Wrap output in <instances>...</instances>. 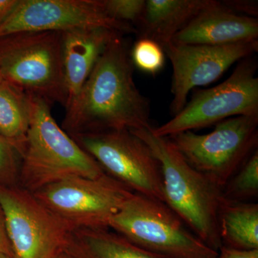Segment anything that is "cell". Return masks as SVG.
<instances>
[{"instance_id":"29","label":"cell","mask_w":258,"mask_h":258,"mask_svg":"<svg viewBox=\"0 0 258 258\" xmlns=\"http://www.w3.org/2000/svg\"><path fill=\"white\" fill-rule=\"evenodd\" d=\"M3 81V79H2L1 76H0V82H2Z\"/></svg>"},{"instance_id":"23","label":"cell","mask_w":258,"mask_h":258,"mask_svg":"<svg viewBox=\"0 0 258 258\" xmlns=\"http://www.w3.org/2000/svg\"><path fill=\"white\" fill-rule=\"evenodd\" d=\"M227 9L233 13L246 16L257 18L258 7L257 1H246V0H231V1H222Z\"/></svg>"},{"instance_id":"22","label":"cell","mask_w":258,"mask_h":258,"mask_svg":"<svg viewBox=\"0 0 258 258\" xmlns=\"http://www.w3.org/2000/svg\"><path fill=\"white\" fill-rule=\"evenodd\" d=\"M21 156L0 136V186L19 185Z\"/></svg>"},{"instance_id":"27","label":"cell","mask_w":258,"mask_h":258,"mask_svg":"<svg viewBox=\"0 0 258 258\" xmlns=\"http://www.w3.org/2000/svg\"><path fill=\"white\" fill-rule=\"evenodd\" d=\"M54 258H74L73 256H71V254L68 253V252H64V251H62L60 253L56 255Z\"/></svg>"},{"instance_id":"3","label":"cell","mask_w":258,"mask_h":258,"mask_svg":"<svg viewBox=\"0 0 258 258\" xmlns=\"http://www.w3.org/2000/svg\"><path fill=\"white\" fill-rule=\"evenodd\" d=\"M30 97V126L21 158L19 185L34 193L71 178L95 179L106 174L59 126L51 113L52 105L39 97Z\"/></svg>"},{"instance_id":"2","label":"cell","mask_w":258,"mask_h":258,"mask_svg":"<svg viewBox=\"0 0 258 258\" xmlns=\"http://www.w3.org/2000/svg\"><path fill=\"white\" fill-rule=\"evenodd\" d=\"M152 128L131 132L150 148L160 164L164 205L218 252L222 246L218 225L222 190L190 165L169 138L155 135Z\"/></svg>"},{"instance_id":"5","label":"cell","mask_w":258,"mask_h":258,"mask_svg":"<svg viewBox=\"0 0 258 258\" xmlns=\"http://www.w3.org/2000/svg\"><path fill=\"white\" fill-rule=\"evenodd\" d=\"M109 228L141 248L165 258H216L164 203L133 193L112 217Z\"/></svg>"},{"instance_id":"4","label":"cell","mask_w":258,"mask_h":258,"mask_svg":"<svg viewBox=\"0 0 258 258\" xmlns=\"http://www.w3.org/2000/svg\"><path fill=\"white\" fill-rule=\"evenodd\" d=\"M0 76L28 94L64 107L62 32H22L0 37Z\"/></svg>"},{"instance_id":"26","label":"cell","mask_w":258,"mask_h":258,"mask_svg":"<svg viewBox=\"0 0 258 258\" xmlns=\"http://www.w3.org/2000/svg\"><path fill=\"white\" fill-rule=\"evenodd\" d=\"M18 3L19 0H0V25L13 13Z\"/></svg>"},{"instance_id":"12","label":"cell","mask_w":258,"mask_h":258,"mask_svg":"<svg viewBox=\"0 0 258 258\" xmlns=\"http://www.w3.org/2000/svg\"><path fill=\"white\" fill-rule=\"evenodd\" d=\"M161 47L172 64L170 110L175 115L186 105L191 90L215 82L232 64L255 54L258 40L221 46L171 42Z\"/></svg>"},{"instance_id":"18","label":"cell","mask_w":258,"mask_h":258,"mask_svg":"<svg viewBox=\"0 0 258 258\" xmlns=\"http://www.w3.org/2000/svg\"><path fill=\"white\" fill-rule=\"evenodd\" d=\"M30 97L10 83L0 82V136L23 155L30 122Z\"/></svg>"},{"instance_id":"7","label":"cell","mask_w":258,"mask_h":258,"mask_svg":"<svg viewBox=\"0 0 258 258\" xmlns=\"http://www.w3.org/2000/svg\"><path fill=\"white\" fill-rule=\"evenodd\" d=\"M257 62L254 57L240 61L228 79L215 87L195 91L191 101L164 124L152 128L158 137L217 124L240 115H258Z\"/></svg>"},{"instance_id":"14","label":"cell","mask_w":258,"mask_h":258,"mask_svg":"<svg viewBox=\"0 0 258 258\" xmlns=\"http://www.w3.org/2000/svg\"><path fill=\"white\" fill-rule=\"evenodd\" d=\"M118 35L122 34L103 28L62 32L66 109L76 101L107 45Z\"/></svg>"},{"instance_id":"8","label":"cell","mask_w":258,"mask_h":258,"mask_svg":"<svg viewBox=\"0 0 258 258\" xmlns=\"http://www.w3.org/2000/svg\"><path fill=\"white\" fill-rule=\"evenodd\" d=\"M108 175L134 193L164 204L161 166L150 148L129 130L70 136Z\"/></svg>"},{"instance_id":"21","label":"cell","mask_w":258,"mask_h":258,"mask_svg":"<svg viewBox=\"0 0 258 258\" xmlns=\"http://www.w3.org/2000/svg\"><path fill=\"white\" fill-rule=\"evenodd\" d=\"M102 9L109 18L131 24L137 29L146 6V0H99Z\"/></svg>"},{"instance_id":"6","label":"cell","mask_w":258,"mask_h":258,"mask_svg":"<svg viewBox=\"0 0 258 258\" xmlns=\"http://www.w3.org/2000/svg\"><path fill=\"white\" fill-rule=\"evenodd\" d=\"M258 115L232 117L210 133L191 131L167 137L186 161L222 190L258 144Z\"/></svg>"},{"instance_id":"15","label":"cell","mask_w":258,"mask_h":258,"mask_svg":"<svg viewBox=\"0 0 258 258\" xmlns=\"http://www.w3.org/2000/svg\"><path fill=\"white\" fill-rule=\"evenodd\" d=\"M216 3L215 0H147L137 33L164 46L193 19Z\"/></svg>"},{"instance_id":"20","label":"cell","mask_w":258,"mask_h":258,"mask_svg":"<svg viewBox=\"0 0 258 258\" xmlns=\"http://www.w3.org/2000/svg\"><path fill=\"white\" fill-rule=\"evenodd\" d=\"M130 56L134 66L152 75L161 71L165 62V53L161 45L144 37H139L135 42Z\"/></svg>"},{"instance_id":"13","label":"cell","mask_w":258,"mask_h":258,"mask_svg":"<svg viewBox=\"0 0 258 258\" xmlns=\"http://www.w3.org/2000/svg\"><path fill=\"white\" fill-rule=\"evenodd\" d=\"M258 40L257 18L237 14L217 1L204 10L171 42L183 45L221 46Z\"/></svg>"},{"instance_id":"1","label":"cell","mask_w":258,"mask_h":258,"mask_svg":"<svg viewBox=\"0 0 258 258\" xmlns=\"http://www.w3.org/2000/svg\"><path fill=\"white\" fill-rule=\"evenodd\" d=\"M150 103L136 86L134 64L123 35L107 45L81 92L66 109L69 136L152 128Z\"/></svg>"},{"instance_id":"11","label":"cell","mask_w":258,"mask_h":258,"mask_svg":"<svg viewBox=\"0 0 258 258\" xmlns=\"http://www.w3.org/2000/svg\"><path fill=\"white\" fill-rule=\"evenodd\" d=\"M88 28L109 29L123 35L138 32L134 25L109 18L99 0H19L0 25V37L17 32Z\"/></svg>"},{"instance_id":"25","label":"cell","mask_w":258,"mask_h":258,"mask_svg":"<svg viewBox=\"0 0 258 258\" xmlns=\"http://www.w3.org/2000/svg\"><path fill=\"white\" fill-rule=\"evenodd\" d=\"M0 253L7 254L13 258L11 246H10L6 225H5V215L3 208L0 205Z\"/></svg>"},{"instance_id":"17","label":"cell","mask_w":258,"mask_h":258,"mask_svg":"<svg viewBox=\"0 0 258 258\" xmlns=\"http://www.w3.org/2000/svg\"><path fill=\"white\" fill-rule=\"evenodd\" d=\"M222 243L240 249H258V205L222 197L218 210Z\"/></svg>"},{"instance_id":"10","label":"cell","mask_w":258,"mask_h":258,"mask_svg":"<svg viewBox=\"0 0 258 258\" xmlns=\"http://www.w3.org/2000/svg\"><path fill=\"white\" fill-rule=\"evenodd\" d=\"M133 193L106 174L95 179L71 178L33 194L73 229H108L112 217Z\"/></svg>"},{"instance_id":"19","label":"cell","mask_w":258,"mask_h":258,"mask_svg":"<svg viewBox=\"0 0 258 258\" xmlns=\"http://www.w3.org/2000/svg\"><path fill=\"white\" fill-rule=\"evenodd\" d=\"M222 197L232 201L244 202L258 195V152L252 153L240 170L225 185Z\"/></svg>"},{"instance_id":"16","label":"cell","mask_w":258,"mask_h":258,"mask_svg":"<svg viewBox=\"0 0 258 258\" xmlns=\"http://www.w3.org/2000/svg\"><path fill=\"white\" fill-rule=\"evenodd\" d=\"M64 252L74 258H165L141 248L108 229H74Z\"/></svg>"},{"instance_id":"28","label":"cell","mask_w":258,"mask_h":258,"mask_svg":"<svg viewBox=\"0 0 258 258\" xmlns=\"http://www.w3.org/2000/svg\"><path fill=\"white\" fill-rule=\"evenodd\" d=\"M0 258H12L9 257V256L7 255V254L0 253Z\"/></svg>"},{"instance_id":"24","label":"cell","mask_w":258,"mask_h":258,"mask_svg":"<svg viewBox=\"0 0 258 258\" xmlns=\"http://www.w3.org/2000/svg\"><path fill=\"white\" fill-rule=\"evenodd\" d=\"M216 258H258V249H240L222 245Z\"/></svg>"},{"instance_id":"9","label":"cell","mask_w":258,"mask_h":258,"mask_svg":"<svg viewBox=\"0 0 258 258\" xmlns=\"http://www.w3.org/2000/svg\"><path fill=\"white\" fill-rule=\"evenodd\" d=\"M0 205L13 258H54L72 227L20 185L0 186Z\"/></svg>"}]
</instances>
